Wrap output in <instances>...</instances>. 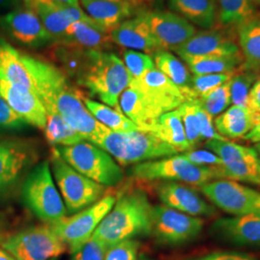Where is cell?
<instances>
[{
  "label": "cell",
  "instance_id": "obj_5",
  "mask_svg": "<svg viewBox=\"0 0 260 260\" xmlns=\"http://www.w3.org/2000/svg\"><path fill=\"white\" fill-rule=\"evenodd\" d=\"M55 149L71 167L99 184L118 185L123 178L122 170L115 159L91 142L83 141Z\"/></svg>",
  "mask_w": 260,
  "mask_h": 260
},
{
  "label": "cell",
  "instance_id": "obj_45",
  "mask_svg": "<svg viewBox=\"0 0 260 260\" xmlns=\"http://www.w3.org/2000/svg\"><path fill=\"white\" fill-rule=\"evenodd\" d=\"M195 102L196 114L199 119V123H200V131H201V136L203 141L205 140H226V138L220 135L217 130L214 126L213 120L212 116H210L207 112L203 109V107L197 102V100H194Z\"/></svg>",
  "mask_w": 260,
  "mask_h": 260
},
{
  "label": "cell",
  "instance_id": "obj_27",
  "mask_svg": "<svg viewBox=\"0 0 260 260\" xmlns=\"http://www.w3.org/2000/svg\"><path fill=\"white\" fill-rule=\"evenodd\" d=\"M24 6L32 10L42 21L52 42H59L65 36L71 21L66 17L60 3L54 0H22Z\"/></svg>",
  "mask_w": 260,
  "mask_h": 260
},
{
  "label": "cell",
  "instance_id": "obj_40",
  "mask_svg": "<svg viewBox=\"0 0 260 260\" xmlns=\"http://www.w3.org/2000/svg\"><path fill=\"white\" fill-rule=\"evenodd\" d=\"M177 109L180 113L181 120L183 122L186 138L191 149H193L201 142H203L201 131H200L199 119L196 114L195 102L194 100L186 102L183 104H181Z\"/></svg>",
  "mask_w": 260,
  "mask_h": 260
},
{
  "label": "cell",
  "instance_id": "obj_54",
  "mask_svg": "<svg viewBox=\"0 0 260 260\" xmlns=\"http://www.w3.org/2000/svg\"><path fill=\"white\" fill-rule=\"evenodd\" d=\"M0 260H16L13 256H11L7 251H3L0 249Z\"/></svg>",
  "mask_w": 260,
  "mask_h": 260
},
{
  "label": "cell",
  "instance_id": "obj_7",
  "mask_svg": "<svg viewBox=\"0 0 260 260\" xmlns=\"http://www.w3.org/2000/svg\"><path fill=\"white\" fill-rule=\"evenodd\" d=\"M130 174L141 180H172L200 187L216 179L211 166H196L182 154L141 162L131 168Z\"/></svg>",
  "mask_w": 260,
  "mask_h": 260
},
{
  "label": "cell",
  "instance_id": "obj_17",
  "mask_svg": "<svg viewBox=\"0 0 260 260\" xmlns=\"http://www.w3.org/2000/svg\"><path fill=\"white\" fill-rule=\"evenodd\" d=\"M32 157L33 153L26 144L0 139V196L16 184Z\"/></svg>",
  "mask_w": 260,
  "mask_h": 260
},
{
  "label": "cell",
  "instance_id": "obj_16",
  "mask_svg": "<svg viewBox=\"0 0 260 260\" xmlns=\"http://www.w3.org/2000/svg\"><path fill=\"white\" fill-rule=\"evenodd\" d=\"M0 25L14 41L28 47L38 48L52 42L37 15L25 6L1 17Z\"/></svg>",
  "mask_w": 260,
  "mask_h": 260
},
{
  "label": "cell",
  "instance_id": "obj_10",
  "mask_svg": "<svg viewBox=\"0 0 260 260\" xmlns=\"http://www.w3.org/2000/svg\"><path fill=\"white\" fill-rule=\"evenodd\" d=\"M116 203L113 196H106L99 202L72 217H64L49 224L56 235L64 242L72 254L79 251L88 241L104 217Z\"/></svg>",
  "mask_w": 260,
  "mask_h": 260
},
{
  "label": "cell",
  "instance_id": "obj_58",
  "mask_svg": "<svg viewBox=\"0 0 260 260\" xmlns=\"http://www.w3.org/2000/svg\"><path fill=\"white\" fill-rule=\"evenodd\" d=\"M140 260H149V259H147V258H145V257H142V258H141V259Z\"/></svg>",
  "mask_w": 260,
  "mask_h": 260
},
{
  "label": "cell",
  "instance_id": "obj_30",
  "mask_svg": "<svg viewBox=\"0 0 260 260\" xmlns=\"http://www.w3.org/2000/svg\"><path fill=\"white\" fill-rule=\"evenodd\" d=\"M171 8L192 24L211 29L217 24V9L214 0H169Z\"/></svg>",
  "mask_w": 260,
  "mask_h": 260
},
{
  "label": "cell",
  "instance_id": "obj_33",
  "mask_svg": "<svg viewBox=\"0 0 260 260\" xmlns=\"http://www.w3.org/2000/svg\"><path fill=\"white\" fill-rule=\"evenodd\" d=\"M83 103L93 118L109 129L122 132L139 129L138 126L130 121L121 110L114 109L110 106L93 102L87 98H84Z\"/></svg>",
  "mask_w": 260,
  "mask_h": 260
},
{
  "label": "cell",
  "instance_id": "obj_39",
  "mask_svg": "<svg viewBox=\"0 0 260 260\" xmlns=\"http://www.w3.org/2000/svg\"><path fill=\"white\" fill-rule=\"evenodd\" d=\"M197 102L210 116L221 115L232 104L231 80L197 99Z\"/></svg>",
  "mask_w": 260,
  "mask_h": 260
},
{
  "label": "cell",
  "instance_id": "obj_22",
  "mask_svg": "<svg viewBox=\"0 0 260 260\" xmlns=\"http://www.w3.org/2000/svg\"><path fill=\"white\" fill-rule=\"evenodd\" d=\"M0 76L9 83L38 95L37 87L28 67L26 54L0 38Z\"/></svg>",
  "mask_w": 260,
  "mask_h": 260
},
{
  "label": "cell",
  "instance_id": "obj_28",
  "mask_svg": "<svg viewBox=\"0 0 260 260\" xmlns=\"http://www.w3.org/2000/svg\"><path fill=\"white\" fill-rule=\"evenodd\" d=\"M194 75L233 73L240 70L244 63L243 55H178Z\"/></svg>",
  "mask_w": 260,
  "mask_h": 260
},
{
  "label": "cell",
  "instance_id": "obj_11",
  "mask_svg": "<svg viewBox=\"0 0 260 260\" xmlns=\"http://www.w3.org/2000/svg\"><path fill=\"white\" fill-rule=\"evenodd\" d=\"M151 233L164 245L177 246L195 239L202 233L205 221L169 208L165 205L152 207Z\"/></svg>",
  "mask_w": 260,
  "mask_h": 260
},
{
  "label": "cell",
  "instance_id": "obj_44",
  "mask_svg": "<svg viewBox=\"0 0 260 260\" xmlns=\"http://www.w3.org/2000/svg\"><path fill=\"white\" fill-rule=\"evenodd\" d=\"M28 124L8 103L0 95V127L5 129H20Z\"/></svg>",
  "mask_w": 260,
  "mask_h": 260
},
{
  "label": "cell",
  "instance_id": "obj_29",
  "mask_svg": "<svg viewBox=\"0 0 260 260\" xmlns=\"http://www.w3.org/2000/svg\"><path fill=\"white\" fill-rule=\"evenodd\" d=\"M237 41L244 58V70L260 71V16L236 28Z\"/></svg>",
  "mask_w": 260,
  "mask_h": 260
},
{
  "label": "cell",
  "instance_id": "obj_26",
  "mask_svg": "<svg viewBox=\"0 0 260 260\" xmlns=\"http://www.w3.org/2000/svg\"><path fill=\"white\" fill-rule=\"evenodd\" d=\"M260 121V113L248 107L233 105L219 115L214 125L217 132L224 138H244Z\"/></svg>",
  "mask_w": 260,
  "mask_h": 260
},
{
  "label": "cell",
  "instance_id": "obj_49",
  "mask_svg": "<svg viewBox=\"0 0 260 260\" xmlns=\"http://www.w3.org/2000/svg\"><path fill=\"white\" fill-rule=\"evenodd\" d=\"M248 108L251 111L260 113V74L248 95Z\"/></svg>",
  "mask_w": 260,
  "mask_h": 260
},
{
  "label": "cell",
  "instance_id": "obj_1",
  "mask_svg": "<svg viewBox=\"0 0 260 260\" xmlns=\"http://www.w3.org/2000/svg\"><path fill=\"white\" fill-rule=\"evenodd\" d=\"M26 61L37 87L38 96L47 112L58 113L71 127L93 144L109 130L93 118L84 104L82 94L70 84L62 71L28 54Z\"/></svg>",
  "mask_w": 260,
  "mask_h": 260
},
{
  "label": "cell",
  "instance_id": "obj_37",
  "mask_svg": "<svg viewBox=\"0 0 260 260\" xmlns=\"http://www.w3.org/2000/svg\"><path fill=\"white\" fill-rule=\"evenodd\" d=\"M205 148L221 158L223 163L234 161L258 162V154L255 149L237 145L228 140H208L205 143Z\"/></svg>",
  "mask_w": 260,
  "mask_h": 260
},
{
  "label": "cell",
  "instance_id": "obj_38",
  "mask_svg": "<svg viewBox=\"0 0 260 260\" xmlns=\"http://www.w3.org/2000/svg\"><path fill=\"white\" fill-rule=\"evenodd\" d=\"M260 71L240 70L231 79V96L233 105L248 107V95L259 75Z\"/></svg>",
  "mask_w": 260,
  "mask_h": 260
},
{
  "label": "cell",
  "instance_id": "obj_60",
  "mask_svg": "<svg viewBox=\"0 0 260 260\" xmlns=\"http://www.w3.org/2000/svg\"><path fill=\"white\" fill-rule=\"evenodd\" d=\"M258 171H259V174H260V166L258 167Z\"/></svg>",
  "mask_w": 260,
  "mask_h": 260
},
{
  "label": "cell",
  "instance_id": "obj_55",
  "mask_svg": "<svg viewBox=\"0 0 260 260\" xmlns=\"http://www.w3.org/2000/svg\"><path fill=\"white\" fill-rule=\"evenodd\" d=\"M4 226H5V217L3 214L0 213V236H1V233H2Z\"/></svg>",
  "mask_w": 260,
  "mask_h": 260
},
{
  "label": "cell",
  "instance_id": "obj_19",
  "mask_svg": "<svg viewBox=\"0 0 260 260\" xmlns=\"http://www.w3.org/2000/svg\"><path fill=\"white\" fill-rule=\"evenodd\" d=\"M0 95L28 124L46 128L47 110L35 93L18 88L0 76Z\"/></svg>",
  "mask_w": 260,
  "mask_h": 260
},
{
  "label": "cell",
  "instance_id": "obj_6",
  "mask_svg": "<svg viewBox=\"0 0 260 260\" xmlns=\"http://www.w3.org/2000/svg\"><path fill=\"white\" fill-rule=\"evenodd\" d=\"M22 199L40 220L49 224L63 219L67 213L47 161L39 164L28 175L22 186Z\"/></svg>",
  "mask_w": 260,
  "mask_h": 260
},
{
  "label": "cell",
  "instance_id": "obj_12",
  "mask_svg": "<svg viewBox=\"0 0 260 260\" xmlns=\"http://www.w3.org/2000/svg\"><path fill=\"white\" fill-rule=\"evenodd\" d=\"M214 205L235 216L260 215V193L229 179H215L201 187Z\"/></svg>",
  "mask_w": 260,
  "mask_h": 260
},
{
  "label": "cell",
  "instance_id": "obj_47",
  "mask_svg": "<svg viewBox=\"0 0 260 260\" xmlns=\"http://www.w3.org/2000/svg\"><path fill=\"white\" fill-rule=\"evenodd\" d=\"M189 162L196 166L201 167H210V166H219L223 164L221 158L218 157L210 150H188L182 154Z\"/></svg>",
  "mask_w": 260,
  "mask_h": 260
},
{
  "label": "cell",
  "instance_id": "obj_57",
  "mask_svg": "<svg viewBox=\"0 0 260 260\" xmlns=\"http://www.w3.org/2000/svg\"><path fill=\"white\" fill-rule=\"evenodd\" d=\"M252 3H254V4H256V5H258L260 6V0H251Z\"/></svg>",
  "mask_w": 260,
  "mask_h": 260
},
{
  "label": "cell",
  "instance_id": "obj_2",
  "mask_svg": "<svg viewBox=\"0 0 260 260\" xmlns=\"http://www.w3.org/2000/svg\"><path fill=\"white\" fill-rule=\"evenodd\" d=\"M114 205L92 235L107 249L119 242L151 233L153 206L144 192L124 194Z\"/></svg>",
  "mask_w": 260,
  "mask_h": 260
},
{
  "label": "cell",
  "instance_id": "obj_43",
  "mask_svg": "<svg viewBox=\"0 0 260 260\" xmlns=\"http://www.w3.org/2000/svg\"><path fill=\"white\" fill-rule=\"evenodd\" d=\"M140 243L133 239L119 242L109 247L104 260H137Z\"/></svg>",
  "mask_w": 260,
  "mask_h": 260
},
{
  "label": "cell",
  "instance_id": "obj_24",
  "mask_svg": "<svg viewBox=\"0 0 260 260\" xmlns=\"http://www.w3.org/2000/svg\"><path fill=\"white\" fill-rule=\"evenodd\" d=\"M89 17L105 30L112 32L130 19L135 7L126 0H80Z\"/></svg>",
  "mask_w": 260,
  "mask_h": 260
},
{
  "label": "cell",
  "instance_id": "obj_14",
  "mask_svg": "<svg viewBox=\"0 0 260 260\" xmlns=\"http://www.w3.org/2000/svg\"><path fill=\"white\" fill-rule=\"evenodd\" d=\"M143 14L162 49L175 51L198 32L194 24L176 13L143 10Z\"/></svg>",
  "mask_w": 260,
  "mask_h": 260
},
{
  "label": "cell",
  "instance_id": "obj_23",
  "mask_svg": "<svg viewBox=\"0 0 260 260\" xmlns=\"http://www.w3.org/2000/svg\"><path fill=\"white\" fill-rule=\"evenodd\" d=\"M119 104L121 111L143 131L150 132L163 115V112L132 87H128L121 93Z\"/></svg>",
  "mask_w": 260,
  "mask_h": 260
},
{
  "label": "cell",
  "instance_id": "obj_41",
  "mask_svg": "<svg viewBox=\"0 0 260 260\" xmlns=\"http://www.w3.org/2000/svg\"><path fill=\"white\" fill-rule=\"evenodd\" d=\"M123 64L128 71L131 80L140 78L147 72L155 68L154 61L151 56L137 50L125 49L122 52Z\"/></svg>",
  "mask_w": 260,
  "mask_h": 260
},
{
  "label": "cell",
  "instance_id": "obj_42",
  "mask_svg": "<svg viewBox=\"0 0 260 260\" xmlns=\"http://www.w3.org/2000/svg\"><path fill=\"white\" fill-rule=\"evenodd\" d=\"M238 71L224 74L193 75L191 82V91L195 96V100L201 98L202 95L208 93L215 88L229 82Z\"/></svg>",
  "mask_w": 260,
  "mask_h": 260
},
{
  "label": "cell",
  "instance_id": "obj_34",
  "mask_svg": "<svg viewBox=\"0 0 260 260\" xmlns=\"http://www.w3.org/2000/svg\"><path fill=\"white\" fill-rule=\"evenodd\" d=\"M155 68L182 89H191L192 75L187 66L169 50L159 49L153 54Z\"/></svg>",
  "mask_w": 260,
  "mask_h": 260
},
{
  "label": "cell",
  "instance_id": "obj_59",
  "mask_svg": "<svg viewBox=\"0 0 260 260\" xmlns=\"http://www.w3.org/2000/svg\"><path fill=\"white\" fill-rule=\"evenodd\" d=\"M258 164H259L260 166V157H258Z\"/></svg>",
  "mask_w": 260,
  "mask_h": 260
},
{
  "label": "cell",
  "instance_id": "obj_35",
  "mask_svg": "<svg viewBox=\"0 0 260 260\" xmlns=\"http://www.w3.org/2000/svg\"><path fill=\"white\" fill-rule=\"evenodd\" d=\"M46 137L49 143L58 146H74L87 141L82 134L71 127L56 112H47Z\"/></svg>",
  "mask_w": 260,
  "mask_h": 260
},
{
  "label": "cell",
  "instance_id": "obj_15",
  "mask_svg": "<svg viewBox=\"0 0 260 260\" xmlns=\"http://www.w3.org/2000/svg\"><path fill=\"white\" fill-rule=\"evenodd\" d=\"M177 55L235 56L242 54L236 29L215 26L197 32L175 50Z\"/></svg>",
  "mask_w": 260,
  "mask_h": 260
},
{
  "label": "cell",
  "instance_id": "obj_56",
  "mask_svg": "<svg viewBox=\"0 0 260 260\" xmlns=\"http://www.w3.org/2000/svg\"><path fill=\"white\" fill-rule=\"evenodd\" d=\"M254 149H255V151L257 152V154H259L260 155V142L259 143H256V144L254 145Z\"/></svg>",
  "mask_w": 260,
  "mask_h": 260
},
{
  "label": "cell",
  "instance_id": "obj_53",
  "mask_svg": "<svg viewBox=\"0 0 260 260\" xmlns=\"http://www.w3.org/2000/svg\"><path fill=\"white\" fill-rule=\"evenodd\" d=\"M57 3L70 5V6H79V0H54Z\"/></svg>",
  "mask_w": 260,
  "mask_h": 260
},
{
  "label": "cell",
  "instance_id": "obj_20",
  "mask_svg": "<svg viewBox=\"0 0 260 260\" xmlns=\"http://www.w3.org/2000/svg\"><path fill=\"white\" fill-rule=\"evenodd\" d=\"M214 233L239 246L260 247V215L249 214L221 218L213 223Z\"/></svg>",
  "mask_w": 260,
  "mask_h": 260
},
{
  "label": "cell",
  "instance_id": "obj_4",
  "mask_svg": "<svg viewBox=\"0 0 260 260\" xmlns=\"http://www.w3.org/2000/svg\"><path fill=\"white\" fill-rule=\"evenodd\" d=\"M93 144L123 166L178 154L176 149L151 132L140 129L127 132L109 129Z\"/></svg>",
  "mask_w": 260,
  "mask_h": 260
},
{
  "label": "cell",
  "instance_id": "obj_31",
  "mask_svg": "<svg viewBox=\"0 0 260 260\" xmlns=\"http://www.w3.org/2000/svg\"><path fill=\"white\" fill-rule=\"evenodd\" d=\"M150 132L176 149L178 153L192 149L186 138L185 130L178 109L163 114Z\"/></svg>",
  "mask_w": 260,
  "mask_h": 260
},
{
  "label": "cell",
  "instance_id": "obj_51",
  "mask_svg": "<svg viewBox=\"0 0 260 260\" xmlns=\"http://www.w3.org/2000/svg\"><path fill=\"white\" fill-rule=\"evenodd\" d=\"M21 0H0V9H16L20 6Z\"/></svg>",
  "mask_w": 260,
  "mask_h": 260
},
{
  "label": "cell",
  "instance_id": "obj_3",
  "mask_svg": "<svg viewBox=\"0 0 260 260\" xmlns=\"http://www.w3.org/2000/svg\"><path fill=\"white\" fill-rule=\"evenodd\" d=\"M77 82L104 104L121 110L119 99L129 87L131 76L121 59L113 53L87 49Z\"/></svg>",
  "mask_w": 260,
  "mask_h": 260
},
{
  "label": "cell",
  "instance_id": "obj_25",
  "mask_svg": "<svg viewBox=\"0 0 260 260\" xmlns=\"http://www.w3.org/2000/svg\"><path fill=\"white\" fill-rule=\"evenodd\" d=\"M55 43H64L83 49L102 51L111 48L112 44H114L111 32L99 25L94 20L91 22L77 21L70 24L67 28L65 36Z\"/></svg>",
  "mask_w": 260,
  "mask_h": 260
},
{
  "label": "cell",
  "instance_id": "obj_32",
  "mask_svg": "<svg viewBox=\"0 0 260 260\" xmlns=\"http://www.w3.org/2000/svg\"><path fill=\"white\" fill-rule=\"evenodd\" d=\"M217 23L220 27L236 28L258 16L251 0H217Z\"/></svg>",
  "mask_w": 260,
  "mask_h": 260
},
{
  "label": "cell",
  "instance_id": "obj_36",
  "mask_svg": "<svg viewBox=\"0 0 260 260\" xmlns=\"http://www.w3.org/2000/svg\"><path fill=\"white\" fill-rule=\"evenodd\" d=\"M211 167L216 179H229L260 185L258 162L234 161Z\"/></svg>",
  "mask_w": 260,
  "mask_h": 260
},
{
  "label": "cell",
  "instance_id": "obj_52",
  "mask_svg": "<svg viewBox=\"0 0 260 260\" xmlns=\"http://www.w3.org/2000/svg\"><path fill=\"white\" fill-rule=\"evenodd\" d=\"M126 1H128L130 4H132L135 8H142L152 3L153 0H126Z\"/></svg>",
  "mask_w": 260,
  "mask_h": 260
},
{
  "label": "cell",
  "instance_id": "obj_50",
  "mask_svg": "<svg viewBox=\"0 0 260 260\" xmlns=\"http://www.w3.org/2000/svg\"><path fill=\"white\" fill-rule=\"evenodd\" d=\"M245 139L250 141L251 143H259L260 142V121L258 122V124L252 128V129L244 137Z\"/></svg>",
  "mask_w": 260,
  "mask_h": 260
},
{
  "label": "cell",
  "instance_id": "obj_9",
  "mask_svg": "<svg viewBox=\"0 0 260 260\" xmlns=\"http://www.w3.org/2000/svg\"><path fill=\"white\" fill-rule=\"evenodd\" d=\"M51 165L69 213H75L91 206L105 192L104 186L71 167L55 149L52 150Z\"/></svg>",
  "mask_w": 260,
  "mask_h": 260
},
{
  "label": "cell",
  "instance_id": "obj_18",
  "mask_svg": "<svg viewBox=\"0 0 260 260\" xmlns=\"http://www.w3.org/2000/svg\"><path fill=\"white\" fill-rule=\"evenodd\" d=\"M111 38L114 44L132 50L144 51L149 55H153L162 49L150 31L143 10L136 17L124 20L115 28L111 32Z\"/></svg>",
  "mask_w": 260,
  "mask_h": 260
},
{
  "label": "cell",
  "instance_id": "obj_48",
  "mask_svg": "<svg viewBox=\"0 0 260 260\" xmlns=\"http://www.w3.org/2000/svg\"><path fill=\"white\" fill-rule=\"evenodd\" d=\"M192 260H256L249 254L234 251H215Z\"/></svg>",
  "mask_w": 260,
  "mask_h": 260
},
{
  "label": "cell",
  "instance_id": "obj_46",
  "mask_svg": "<svg viewBox=\"0 0 260 260\" xmlns=\"http://www.w3.org/2000/svg\"><path fill=\"white\" fill-rule=\"evenodd\" d=\"M107 248L92 236L83 247L74 253L75 260H104Z\"/></svg>",
  "mask_w": 260,
  "mask_h": 260
},
{
  "label": "cell",
  "instance_id": "obj_8",
  "mask_svg": "<svg viewBox=\"0 0 260 260\" xmlns=\"http://www.w3.org/2000/svg\"><path fill=\"white\" fill-rule=\"evenodd\" d=\"M2 248L16 260H48L67 251L50 225L31 226L1 239Z\"/></svg>",
  "mask_w": 260,
  "mask_h": 260
},
{
  "label": "cell",
  "instance_id": "obj_13",
  "mask_svg": "<svg viewBox=\"0 0 260 260\" xmlns=\"http://www.w3.org/2000/svg\"><path fill=\"white\" fill-rule=\"evenodd\" d=\"M129 87L140 91L163 114L174 111L186 102L195 100L191 89L179 88L156 68L140 78L132 79Z\"/></svg>",
  "mask_w": 260,
  "mask_h": 260
},
{
  "label": "cell",
  "instance_id": "obj_21",
  "mask_svg": "<svg viewBox=\"0 0 260 260\" xmlns=\"http://www.w3.org/2000/svg\"><path fill=\"white\" fill-rule=\"evenodd\" d=\"M157 195L165 206L182 213L196 217L215 213L213 206L208 205L195 191L175 181L160 184Z\"/></svg>",
  "mask_w": 260,
  "mask_h": 260
}]
</instances>
